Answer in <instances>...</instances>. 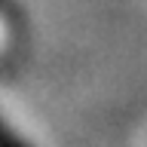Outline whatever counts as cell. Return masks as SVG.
<instances>
[{"label": "cell", "instance_id": "6da1fadb", "mask_svg": "<svg viewBox=\"0 0 147 147\" xmlns=\"http://www.w3.org/2000/svg\"><path fill=\"white\" fill-rule=\"evenodd\" d=\"M0 147H28L16 132H9V129L3 126V119H0Z\"/></svg>", "mask_w": 147, "mask_h": 147}]
</instances>
